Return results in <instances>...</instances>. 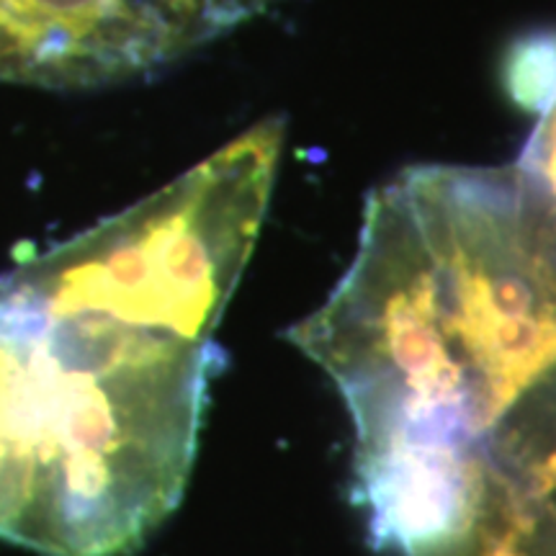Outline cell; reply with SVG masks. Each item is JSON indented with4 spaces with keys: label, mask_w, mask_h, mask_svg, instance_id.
<instances>
[{
    "label": "cell",
    "mask_w": 556,
    "mask_h": 556,
    "mask_svg": "<svg viewBox=\"0 0 556 556\" xmlns=\"http://www.w3.org/2000/svg\"><path fill=\"white\" fill-rule=\"evenodd\" d=\"M287 338L345 402L374 546L409 556L446 531L492 428L556 366V199L523 165L402 170Z\"/></svg>",
    "instance_id": "cell-1"
},
{
    "label": "cell",
    "mask_w": 556,
    "mask_h": 556,
    "mask_svg": "<svg viewBox=\"0 0 556 556\" xmlns=\"http://www.w3.org/2000/svg\"><path fill=\"white\" fill-rule=\"evenodd\" d=\"M214 336L78 242L0 278V539L129 556L189 484Z\"/></svg>",
    "instance_id": "cell-2"
},
{
    "label": "cell",
    "mask_w": 556,
    "mask_h": 556,
    "mask_svg": "<svg viewBox=\"0 0 556 556\" xmlns=\"http://www.w3.org/2000/svg\"><path fill=\"white\" fill-rule=\"evenodd\" d=\"M227 29L217 0H0V80L129 78Z\"/></svg>",
    "instance_id": "cell-3"
},
{
    "label": "cell",
    "mask_w": 556,
    "mask_h": 556,
    "mask_svg": "<svg viewBox=\"0 0 556 556\" xmlns=\"http://www.w3.org/2000/svg\"><path fill=\"white\" fill-rule=\"evenodd\" d=\"M409 556H556V366L492 428L446 531Z\"/></svg>",
    "instance_id": "cell-4"
},
{
    "label": "cell",
    "mask_w": 556,
    "mask_h": 556,
    "mask_svg": "<svg viewBox=\"0 0 556 556\" xmlns=\"http://www.w3.org/2000/svg\"><path fill=\"white\" fill-rule=\"evenodd\" d=\"M518 165H523L531 176H536L556 199V75L554 80H548L546 99L541 101L539 124L528 139Z\"/></svg>",
    "instance_id": "cell-5"
}]
</instances>
